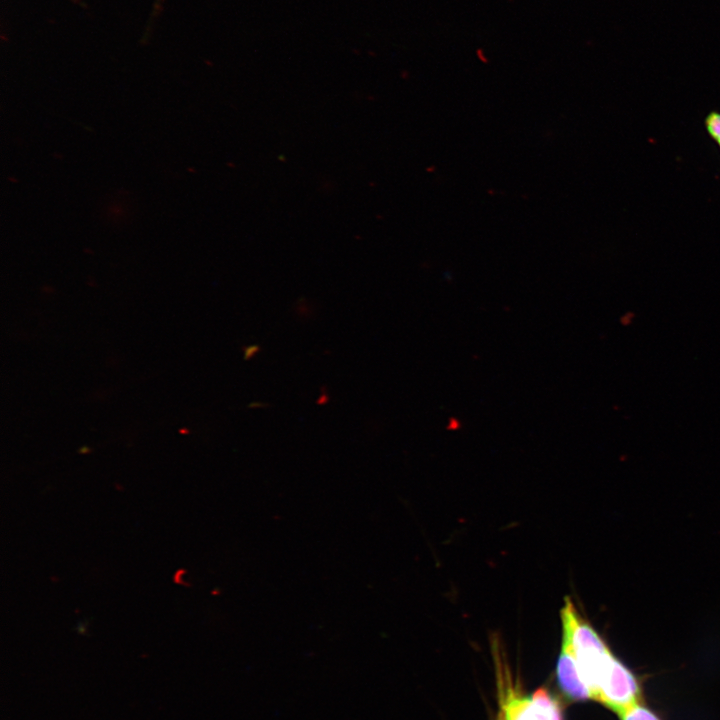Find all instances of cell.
Returning a JSON list of instances; mask_svg holds the SVG:
<instances>
[{"mask_svg":"<svg viewBox=\"0 0 720 720\" xmlns=\"http://www.w3.org/2000/svg\"><path fill=\"white\" fill-rule=\"evenodd\" d=\"M596 700L615 713L641 702V687L638 679L615 657L602 677Z\"/></svg>","mask_w":720,"mask_h":720,"instance_id":"1","label":"cell"},{"mask_svg":"<svg viewBox=\"0 0 720 720\" xmlns=\"http://www.w3.org/2000/svg\"><path fill=\"white\" fill-rule=\"evenodd\" d=\"M556 674L560 689L568 699L571 701L593 699L589 687L580 674L574 652L566 644H562Z\"/></svg>","mask_w":720,"mask_h":720,"instance_id":"2","label":"cell"},{"mask_svg":"<svg viewBox=\"0 0 720 720\" xmlns=\"http://www.w3.org/2000/svg\"><path fill=\"white\" fill-rule=\"evenodd\" d=\"M620 720H661L641 702L629 705L616 712Z\"/></svg>","mask_w":720,"mask_h":720,"instance_id":"3","label":"cell"},{"mask_svg":"<svg viewBox=\"0 0 720 720\" xmlns=\"http://www.w3.org/2000/svg\"><path fill=\"white\" fill-rule=\"evenodd\" d=\"M704 127L709 138L720 151V111H709L704 118Z\"/></svg>","mask_w":720,"mask_h":720,"instance_id":"4","label":"cell"},{"mask_svg":"<svg viewBox=\"0 0 720 720\" xmlns=\"http://www.w3.org/2000/svg\"><path fill=\"white\" fill-rule=\"evenodd\" d=\"M261 347L258 344L247 345L243 347V355L245 360H251L260 352Z\"/></svg>","mask_w":720,"mask_h":720,"instance_id":"5","label":"cell"},{"mask_svg":"<svg viewBox=\"0 0 720 720\" xmlns=\"http://www.w3.org/2000/svg\"><path fill=\"white\" fill-rule=\"evenodd\" d=\"M265 406H266V404H265V403H262V402H260V401L252 402V403L249 405L250 408H259V407H260V408H263V407H265Z\"/></svg>","mask_w":720,"mask_h":720,"instance_id":"6","label":"cell"}]
</instances>
